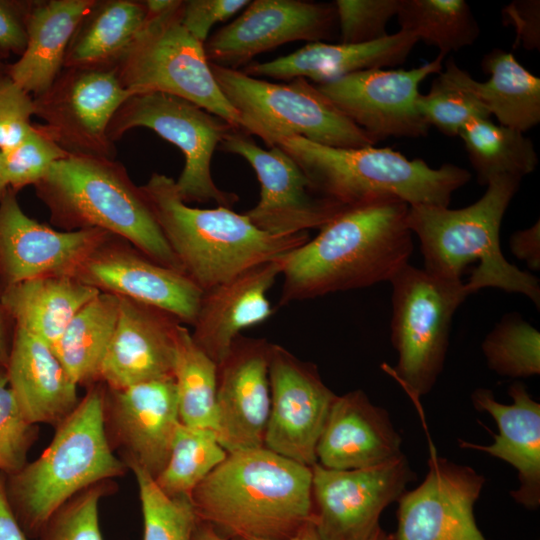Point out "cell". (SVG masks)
Segmentation results:
<instances>
[{"label":"cell","instance_id":"1","mask_svg":"<svg viewBox=\"0 0 540 540\" xmlns=\"http://www.w3.org/2000/svg\"><path fill=\"white\" fill-rule=\"evenodd\" d=\"M408 209L396 198L346 207L282 256L279 305L389 282L413 252Z\"/></svg>","mask_w":540,"mask_h":540},{"label":"cell","instance_id":"2","mask_svg":"<svg viewBox=\"0 0 540 540\" xmlns=\"http://www.w3.org/2000/svg\"><path fill=\"white\" fill-rule=\"evenodd\" d=\"M190 500L224 537L285 540L313 520L312 469L265 447L230 452Z\"/></svg>","mask_w":540,"mask_h":540},{"label":"cell","instance_id":"3","mask_svg":"<svg viewBox=\"0 0 540 540\" xmlns=\"http://www.w3.org/2000/svg\"><path fill=\"white\" fill-rule=\"evenodd\" d=\"M521 180L510 175L494 177L476 202L461 209L409 206L407 225L419 239L423 268L445 278L462 280L467 266L477 261L465 283L469 294L495 288L522 294L539 308V279L510 263L500 248L501 223Z\"/></svg>","mask_w":540,"mask_h":540},{"label":"cell","instance_id":"4","mask_svg":"<svg viewBox=\"0 0 540 540\" xmlns=\"http://www.w3.org/2000/svg\"><path fill=\"white\" fill-rule=\"evenodd\" d=\"M140 189L182 271L203 292L309 240L307 232L271 235L228 207H190L164 174L154 172Z\"/></svg>","mask_w":540,"mask_h":540},{"label":"cell","instance_id":"5","mask_svg":"<svg viewBox=\"0 0 540 540\" xmlns=\"http://www.w3.org/2000/svg\"><path fill=\"white\" fill-rule=\"evenodd\" d=\"M105 386H90L76 408L56 427L45 451L7 476L9 505L28 538H37L67 501L128 469L111 448L104 427Z\"/></svg>","mask_w":540,"mask_h":540},{"label":"cell","instance_id":"6","mask_svg":"<svg viewBox=\"0 0 540 540\" xmlns=\"http://www.w3.org/2000/svg\"><path fill=\"white\" fill-rule=\"evenodd\" d=\"M272 146L298 164L316 194L345 207L381 198L448 207L453 193L471 179L452 163L432 168L389 147L335 148L300 136L279 137Z\"/></svg>","mask_w":540,"mask_h":540},{"label":"cell","instance_id":"7","mask_svg":"<svg viewBox=\"0 0 540 540\" xmlns=\"http://www.w3.org/2000/svg\"><path fill=\"white\" fill-rule=\"evenodd\" d=\"M34 187L62 231L100 229L182 271L140 187L117 160L69 156L52 164Z\"/></svg>","mask_w":540,"mask_h":540},{"label":"cell","instance_id":"8","mask_svg":"<svg viewBox=\"0 0 540 540\" xmlns=\"http://www.w3.org/2000/svg\"><path fill=\"white\" fill-rule=\"evenodd\" d=\"M210 67L221 92L239 115L241 130L260 137L268 147L283 136H300L344 149L375 145L305 78L272 83L239 69Z\"/></svg>","mask_w":540,"mask_h":540},{"label":"cell","instance_id":"9","mask_svg":"<svg viewBox=\"0 0 540 540\" xmlns=\"http://www.w3.org/2000/svg\"><path fill=\"white\" fill-rule=\"evenodd\" d=\"M182 1L146 21L113 67L130 95L160 92L188 100L241 129L238 113L221 92L204 44L181 23Z\"/></svg>","mask_w":540,"mask_h":540},{"label":"cell","instance_id":"10","mask_svg":"<svg viewBox=\"0 0 540 540\" xmlns=\"http://www.w3.org/2000/svg\"><path fill=\"white\" fill-rule=\"evenodd\" d=\"M389 283L391 343L398 355L394 374L418 398L428 394L437 382L449 347L453 316L470 294L462 280L409 263Z\"/></svg>","mask_w":540,"mask_h":540},{"label":"cell","instance_id":"11","mask_svg":"<svg viewBox=\"0 0 540 540\" xmlns=\"http://www.w3.org/2000/svg\"><path fill=\"white\" fill-rule=\"evenodd\" d=\"M136 127L153 130L181 150L185 165L175 185L185 203L214 202L232 208L239 200L237 194L221 190L211 175L214 151L234 128L225 120L183 98L151 92L123 102L108 126V137L115 143Z\"/></svg>","mask_w":540,"mask_h":540},{"label":"cell","instance_id":"12","mask_svg":"<svg viewBox=\"0 0 540 540\" xmlns=\"http://www.w3.org/2000/svg\"><path fill=\"white\" fill-rule=\"evenodd\" d=\"M113 68H63L52 85L33 97L35 127L69 156L116 160L108 126L130 97Z\"/></svg>","mask_w":540,"mask_h":540},{"label":"cell","instance_id":"13","mask_svg":"<svg viewBox=\"0 0 540 540\" xmlns=\"http://www.w3.org/2000/svg\"><path fill=\"white\" fill-rule=\"evenodd\" d=\"M313 523L321 540H369L383 510L416 479L405 454L379 466L312 467Z\"/></svg>","mask_w":540,"mask_h":540},{"label":"cell","instance_id":"14","mask_svg":"<svg viewBox=\"0 0 540 540\" xmlns=\"http://www.w3.org/2000/svg\"><path fill=\"white\" fill-rule=\"evenodd\" d=\"M218 148L244 158L255 171L260 199L244 214L260 230L289 236L320 229L346 208L316 194L298 164L278 146L263 149L251 135L232 128Z\"/></svg>","mask_w":540,"mask_h":540},{"label":"cell","instance_id":"15","mask_svg":"<svg viewBox=\"0 0 540 540\" xmlns=\"http://www.w3.org/2000/svg\"><path fill=\"white\" fill-rule=\"evenodd\" d=\"M444 58L438 54L431 62L409 70L358 71L316 86L374 144L389 137H424L429 125L416 106L419 85L442 71Z\"/></svg>","mask_w":540,"mask_h":540},{"label":"cell","instance_id":"16","mask_svg":"<svg viewBox=\"0 0 540 540\" xmlns=\"http://www.w3.org/2000/svg\"><path fill=\"white\" fill-rule=\"evenodd\" d=\"M268 376L271 407L264 447L312 467L337 395L325 385L315 364L300 360L278 344L270 346Z\"/></svg>","mask_w":540,"mask_h":540},{"label":"cell","instance_id":"17","mask_svg":"<svg viewBox=\"0 0 540 540\" xmlns=\"http://www.w3.org/2000/svg\"><path fill=\"white\" fill-rule=\"evenodd\" d=\"M180 423L174 377L122 389L105 386V433L128 469L137 467L156 479L167 464Z\"/></svg>","mask_w":540,"mask_h":540},{"label":"cell","instance_id":"18","mask_svg":"<svg viewBox=\"0 0 540 540\" xmlns=\"http://www.w3.org/2000/svg\"><path fill=\"white\" fill-rule=\"evenodd\" d=\"M73 277L99 292L159 308L191 326L204 293L184 272L153 261L112 234L89 254Z\"/></svg>","mask_w":540,"mask_h":540},{"label":"cell","instance_id":"19","mask_svg":"<svg viewBox=\"0 0 540 540\" xmlns=\"http://www.w3.org/2000/svg\"><path fill=\"white\" fill-rule=\"evenodd\" d=\"M484 483L470 466L431 449L424 481L397 500V528L387 540H485L474 516Z\"/></svg>","mask_w":540,"mask_h":540},{"label":"cell","instance_id":"20","mask_svg":"<svg viewBox=\"0 0 540 540\" xmlns=\"http://www.w3.org/2000/svg\"><path fill=\"white\" fill-rule=\"evenodd\" d=\"M336 26L334 4L254 0L238 18L206 40L204 51L210 64L238 70L255 56L283 44L331 39Z\"/></svg>","mask_w":540,"mask_h":540},{"label":"cell","instance_id":"21","mask_svg":"<svg viewBox=\"0 0 540 540\" xmlns=\"http://www.w3.org/2000/svg\"><path fill=\"white\" fill-rule=\"evenodd\" d=\"M16 194L8 188L0 199L1 289L38 277L73 276L89 254L111 235L100 229H53L29 217Z\"/></svg>","mask_w":540,"mask_h":540},{"label":"cell","instance_id":"22","mask_svg":"<svg viewBox=\"0 0 540 540\" xmlns=\"http://www.w3.org/2000/svg\"><path fill=\"white\" fill-rule=\"evenodd\" d=\"M271 343L238 335L217 364L216 434L228 452L264 447L270 415Z\"/></svg>","mask_w":540,"mask_h":540},{"label":"cell","instance_id":"23","mask_svg":"<svg viewBox=\"0 0 540 540\" xmlns=\"http://www.w3.org/2000/svg\"><path fill=\"white\" fill-rule=\"evenodd\" d=\"M181 325L166 311L119 297L116 327L100 367L99 382L110 389H122L174 377Z\"/></svg>","mask_w":540,"mask_h":540},{"label":"cell","instance_id":"24","mask_svg":"<svg viewBox=\"0 0 540 540\" xmlns=\"http://www.w3.org/2000/svg\"><path fill=\"white\" fill-rule=\"evenodd\" d=\"M401 444L389 413L357 389L337 395L315 453L317 463L328 469H365L404 454Z\"/></svg>","mask_w":540,"mask_h":540},{"label":"cell","instance_id":"25","mask_svg":"<svg viewBox=\"0 0 540 540\" xmlns=\"http://www.w3.org/2000/svg\"><path fill=\"white\" fill-rule=\"evenodd\" d=\"M282 256L251 267L203 293L191 337L216 364L243 329L272 316L266 294L281 275Z\"/></svg>","mask_w":540,"mask_h":540},{"label":"cell","instance_id":"26","mask_svg":"<svg viewBox=\"0 0 540 540\" xmlns=\"http://www.w3.org/2000/svg\"><path fill=\"white\" fill-rule=\"evenodd\" d=\"M508 394L513 402L503 404L491 390L475 389L471 394L474 408L493 417L498 434L490 445L458 442L461 448L485 452L513 466L519 486L510 495L518 504L535 510L540 505V404L521 382L512 383Z\"/></svg>","mask_w":540,"mask_h":540},{"label":"cell","instance_id":"27","mask_svg":"<svg viewBox=\"0 0 540 540\" xmlns=\"http://www.w3.org/2000/svg\"><path fill=\"white\" fill-rule=\"evenodd\" d=\"M418 42L412 33L403 30L359 44L310 42L286 56L263 63L251 62L243 72L255 78H305L319 85L358 71L398 66Z\"/></svg>","mask_w":540,"mask_h":540},{"label":"cell","instance_id":"28","mask_svg":"<svg viewBox=\"0 0 540 540\" xmlns=\"http://www.w3.org/2000/svg\"><path fill=\"white\" fill-rule=\"evenodd\" d=\"M9 387L28 421L57 426L78 405L77 385L52 348L15 327L5 366Z\"/></svg>","mask_w":540,"mask_h":540},{"label":"cell","instance_id":"29","mask_svg":"<svg viewBox=\"0 0 540 540\" xmlns=\"http://www.w3.org/2000/svg\"><path fill=\"white\" fill-rule=\"evenodd\" d=\"M95 0H34L26 24L27 43L7 66L10 78L33 97L45 92L64 67L71 38Z\"/></svg>","mask_w":540,"mask_h":540},{"label":"cell","instance_id":"30","mask_svg":"<svg viewBox=\"0 0 540 540\" xmlns=\"http://www.w3.org/2000/svg\"><path fill=\"white\" fill-rule=\"evenodd\" d=\"M482 70L490 75L485 82L476 81L450 58L444 71L473 94L488 113L502 126L520 132L540 122V78L515 58L512 52L499 48L485 54Z\"/></svg>","mask_w":540,"mask_h":540},{"label":"cell","instance_id":"31","mask_svg":"<svg viewBox=\"0 0 540 540\" xmlns=\"http://www.w3.org/2000/svg\"><path fill=\"white\" fill-rule=\"evenodd\" d=\"M98 293L73 276L55 275L4 287L1 301L15 327L52 348L75 314Z\"/></svg>","mask_w":540,"mask_h":540},{"label":"cell","instance_id":"32","mask_svg":"<svg viewBox=\"0 0 540 540\" xmlns=\"http://www.w3.org/2000/svg\"><path fill=\"white\" fill-rule=\"evenodd\" d=\"M146 18L145 1L95 0L71 38L63 68H113Z\"/></svg>","mask_w":540,"mask_h":540},{"label":"cell","instance_id":"33","mask_svg":"<svg viewBox=\"0 0 540 540\" xmlns=\"http://www.w3.org/2000/svg\"><path fill=\"white\" fill-rule=\"evenodd\" d=\"M119 297L99 292L71 319L52 350L72 381L78 385L99 382V372L114 333Z\"/></svg>","mask_w":540,"mask_h":540},{"label":"cell","instance_id":"34","mask_svg":"<svg viewBox=\"0 0 540 540\" xmlns=\"http://www.w3.org/2000/svg\"><path fill=\"white\" fill-rule=\"evenodd\" d=\"M459 136L480 185L501 175L522 179L538 165L533 142L523 132L495 124L490 118L471 120Z\"/></svg>","mask_w":540,"mask_h":540},{"label":"cell","instance_id":"35","mask_svg":"<svg viewBox=\"0 0 540 540\" xmlns=\"http://www.w3.org/2000/svg\"><path fill=\"white\" fill-rule=\"evenodd\" d=\"M400 30L436 47L446 56L472 45L480 28L465 0H400Z\"/></svg>","mask_w":540,"mask_h":540},{"label":"cell","instance_id":"36","mask_svg":"<svg viewBox=\"0 0 540 540\" xmlns=\"http://www.w3.org/2000/svg\"><path fill=\"white\" fill-rule=\"evenodd\" d=\"M180 422L216 432L217 364L193 341L181 325L174 367Z\"/></svg>","mask_w":540,"mask_h":540},{"label":"cell","instance_id":"37","mask_svg":"<svg viewBox=\"0 0 540 540\" xmlns=\"http://www.w3.org/2000/svg\"><path fill=\"white\" fill-rule=\"evenodd\" d=\"M227 454L214 430L180 423L167 464L154 481L167 496L190 497L194 488Z\"/></svg>","mask_w":540,"mask_h":540},{"label":"cell","instance_id":"38","mask_svg":"<svg viewBox=\"0 0 540 540\" xmlns=\"http://www.w3.org/2000/svg\"><path fill=\"white\" fill-rule=\"evenodd\" d=\"M481 349L488 368L500 376L527 378L540 373V332L518 313L504 315Z\"/></svg>","mask_w":540,"mask_h":540},{"label":"cell","instance_id":"39","mask_svg":"<svg viewBox=\"0 0 540 540\" xmlns=\"http://www.w3.org/2000/svg\"><path fill=\"white\" fill-rule=\"evenodd\" d=\"M135 475L143 515V540H194L198 516L187 496L170 497L137 467Z\"/></svg>","mask_w":540,"mask_h":540},{"label":"cell","instance_id":"40","mask_svg":"<svg viewBox=\"0 0 540 540\" xmlns=\"http://www.w3.org/2000/svg\"><path fill=\"white\" fill-rule=\"evenodd\" d=\"M417 109L425 122L447 136H459L473 119L490 118L481 102L443 69L427 94H419Z\"/></svg>","mask_w":540,"mask_h":540},{"label":"cell","instance_id":"41","mask_svg":"<svg viewBox=\"0 0 540 540\" xmlns=\"http://www.w3.org/2000/svg\"><path fill=\"white\" fill-rule=\"evenodd\" d=\"M69 155L33 124L28 135L16 146L1 152L2 174L6 186L18 192L35 185L55 162Z\"/></svg>","mask_w":540,"mask_h":540},{"label":"cell","instance_id":"42","mask_svg":"<svg viewBox=\"0 0 540 540\" xmlns=\"http://www.w3.org/2000/svg\"><path fill=\"white\" fill-rule=\"evenodd\" d=\"M108 489L107 482H103L71 498L50 517L37 539L103 540L99 526V502Z\"/></svg>","mask_w":540,"mask_h":540},{"label":"cell","instance_id":"43","mask_svg":"<svg viewBox=\"0 0 540 540\" xmlns=\"http://www.w3.org/2000/svg\"><path fill=\"white\" fill-rule=\"evenodd\" d=\"M38 427L21 412L9 387L6 369L0 366V472L7 476L27 464V455L37 440Z\"/></svg>","mask_w":540,"mask_h":540},{"label":"cell","instance_id":"44","mask_svg":"<svg viewBox=\"0 0 540 540\" xmlns=\"http://www.w3.org/2000/svg\"><path fill=\"white\" fill-rule=\"evenodd\" d=\"M341 43L359 44L388 35L387 24L397 15L400 0H336Z\"/></svg>","mask_w":540,"mask_h":540},{"label":"cell","instance_id":"45","mask_svg":"<svg viewBox=\"0 0 540 540\" xmlns=\"http://www.w3.org/2000/svg\"><path fill=\"white\" fill-rule=\"evenodd\" d=\"M34 115L33 96L21 89L8 75L0 72V152L18 145L31 131Z\"/></svg>","mask_w":540,"mask_h":540},{"label":"cell","instance_id":"46","mask_svg":"<svg viewBox=\"0 0 540 540\" xmlns=\"http://www.w3.org/2000/svg\"><path fill=\"white\" fill-rule=\"evenodd\" d=\"M249 3L248 0L182 1L181 23L192 36L204 44L209 38L210 29L216 23L231 18Z\"/></svg>","mask_w":540,"mask_h":540},{"label":"cell","instance_id":"47","mask_svg":"<svg viewBox=\"0 0 540 540\" xmlns=\"http://www.w3.org/2000/svg\"><path fill=\"white\" fill-rule=\"evenodd\" d=\"M33 1L0 0V49L21 55L27 43L26 24Z\"/></svg>","mask_w":540,"mask_h":540},{"label":"cell","instance_id":"48","mask_svg":"<svg viewBox=\"0 0 540 540\" xmlns=\"http://www.w3.org/2000/svg\"><path fill=\"white\" fill-rule=\"evenodd\" d=\"M502 16L505 25H512L515 28V46L522 45L527 50H539V0H515L503 8Z\"/></svg>","mask_w":540,"mask_h":540},{"label":"cell","instance_id":"49","mask_svg":"<svg viewBox=\"0 0 540 540\" xmlns=\"http://www.w3.org/2000/svg\"><path fill=\"white\" fill-rule=\"evenodd\" d=\"M509 248L512 254L524 261L529 269H540V222L537 220L532 226L515 231L509 239Z\"/></svg>","mask_w":540,"mask_h":540},{"label":"cell","instance_id":"50","mask_svg":"<svg viewBox=\"0 0 540 540\" xmlns=\"http://www.w3.org/2000/svg\"><path fill=\"white\" fill-rule=\"evenodd\" d=\"M0 540H28L9 505L5 484L0 477Z\"/></svg>","mask_w":540,"mask_h":540},{"label":"cell","instance_id":"51","mask_svg":"<svg viewBox=\"0 0 540 540\" xmlns=\"http://www.w3.org/2000/svg\"><path fill=\"white\" fill-rule=\"evenodd\" d=\"M7 313L1 301L0 291V366L5 367L8 361L10 346L8 329H7Z\"/></svg>","mask_w":540,"mask_h":540},{"label":"cell","instance_id":"52","mask_svg":"<svg viewBox=\"0 0 540 540\" xmlns=\"http://www.w3.org/2000/svg\"><path fill=\"white\" fill-rule=\"evenodd\" d=\"M194 540H246V539L237 538V537H232V538L224 537L220 535L219 533H217L210 524L204 521H201L199 519L197 526L195 528V532H194Z\"/></svg>","mask_w":540,"mask_h":540},{"label":"cell","instance_id":"53","mask_svg":"<svg viewBox=\"0 0 540 540\" xmlns=\"http://www.w3.org/2000/svg\"><path fill=\"white\" fill-rule=\"evenodd\" d=\"M247 540H264V539L250 538ZM285 540H321V538L315 528L313 521H310L307 524H305L294 536Z\"/></svg>","mask_w":540,"mask_h":540},{"label":"cell","instance_id":"54","mask_svg":"<svg viewBox=\"0 0 540 540\" xmlns=\"http://www.w3.org/2000/svg\"><path fill=\"white\" fill-rule=\"evenodd\" d=\"M8 187L5 184L3 174H2V167H1V152H0V199L7 191Z\"/></svg>","mask_w":540,"mask_h":540},{"label":"cell","instance_id":"55","mask_svg":"<svg viewBox=\"0 0 540 540\" xmlns=\"http://www.w3.org/2000/svg\"><path fill=\"white\" fill-rule=\"evenodd\" d=\"M387 533L380 527L369 540H387Z\"/></svg>","mask_w":540,"mask_h":540},{"label":"cell","instance_id":"56","mask_svg":"<svg viewBox=\"0 0 540 540\" xmlns=\"http://www.w3.org/2000/svg\"><path fill=\"white\" fill-rule=\"evenodd\" d=\"M7 54L0 49V72L7 69V65L4 63Z\"/></svg>","mask_w":540,"mask_h":540}]
</instances>
